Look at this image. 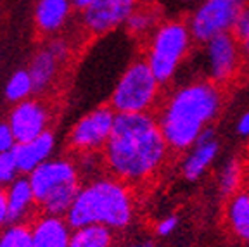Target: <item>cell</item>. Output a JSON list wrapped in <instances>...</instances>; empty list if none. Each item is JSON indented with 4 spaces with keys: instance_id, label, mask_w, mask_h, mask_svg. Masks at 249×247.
<instances>
[{
    "instance_id": "28",
    "label": "cell",
    "mask_w": 249,
    "mask_h": 247,
    "mask_svg": "<svg viewBox=\"0 0 249 247\" xmlns=\"http://www.w3.org/2000/svg\"><path fill=\"white\" fill-rule=\"evenodd\" d=\"M9 221V204H7V192L5 189H0V230H4Z\"/></svg>"
},
{
    "instance_id": "8",
    "label": "cell",
    "mask_w": 249,
    "mask_h": 247,
    "mask_svg": "<svg viewBox=\"0 0 249 247\" xmlns=\"http://www.w3.org/2000/svg\"><path fill=\"white\" fill-rule=\"evenodd\" d=\"M118 112L109 104L99 106L83 114L68 133V147L73 154L102 152L113 133Z\"/></svg>"
},
{
    "instance_id": "1",
    "label": "cell",
    "mask_w": 249,
    "mask_h": 247,
    "mask_svg": "<svg viewBox=\"0 0 249 247\" xmlns=\"http://www.w3.org/2000/svg\"><path fill=\"white\" fill-rule=\"evenodd\" d=\"M170 152L154 112L118 114L102 151L104 170L135 189L158 176Z\"/></svg>"
},
{
    "instance_id": "33",
    "label": "cell",
    "mask_w": 249,
    "mask_h": 247,
    "mask_svg": "<svg viewBox=\"0 0 249 247\" xmlns=\"http://www.w3.org/2000/svg\"><path fill=\"white\" fill-rule=\"evenodd\" d=\"M246 187L249 189V162L246 161Z\"/></svg>"
},
{
    "instance_id": "30",
    "label": "cell",
    "mask_w": 249,
    "mask_h": 247,
    "mask_svg": "<svg viewBox=\"0 0 249 247\" xmlns=\"http://www.w3.org/2000/svg\"><path fill=\"white\" fill-rule=\"evenodd\" d=\"M71 2H73L74 11H78V12H83L85 9H89L90 5L93 4V0H71Z\"/></svg>"
},
{
    "instance_id": "15",
    "label": "cell",
    "mask_w": 249,
    "mask_h": 247,
    "mask_svg": "<svg viewBox=\"0 0 249 247\" xmlns=\"http://www.w3.org/2000/svg\"><path fill=\"white\" fill-rule=\"evenodd\" d=\"M54 149H55V135L51 130L42 133V135L33 140L16 143L12 154H14V159L18 162L19 173L28 176L31 171H35L40 164H43V162L52 158Z\"/></svg>"
},
{
    "instance_id": "3",
    "label": "cell",
    "mask_w": 249,
    "mask_h": 247,
    "mask_svg": "<svg viewBox=\"0 0 249 247\" xmlns=\"http://www.w3.org/2000/svg\"><path fill=\"white\" fill-rule=\"evenodd\" d=\"M135 211V189L107 173L82 183L66 220L71 228L104 225L121 232L133 223Z\"/></svg>"
},
{
    "instance_id": "12",
    "label": "cell",
    "mask_w": 249,
    "mask_h": 247,
    "mask_svg": "<svg viewBox=\"0 0 249 247\" xmlns=\"http://www.w3.org/2000/svg\"><path fill=\"white\" fill-rule=\"evenodd\" d=\"M30 223L33 247H70L73 228L66 216L38 212Z\"/></svg>"
},
{
    "instance_id": "5",
    "label": "cell",
    "mask_w": 249,
    "mask_h": 247,
    "mask_svg": "<svg viewBox=\"0 0 249 247\" xmlns=\"http://www.w3.org/2000/svg\"><path fill=\"white\" fill-rule=\"evenodd\" d=\"M192 43L194 38L187 19H164L144 40V59L163 87L173 80L191 54Z\"/></svg>"
},
{
    "instance_id": "29",
    "label": "cell",
    "mask_w": 249,
    "mask_h": 247,
    "mask_svg": "<svg viewBox=\"0 0 249 247\" xmlns=\"http://www.w3.org/2000/svg\"><path fill=\"white\" fill-rule=\"evenodd\" d=\"M237 133L244 139H249V111H246L237 121Z\"/></svg>"
},
{
    "instance_id": "16",
    "label": "cell",
    "mask_w": 249,
    "mask_h": 247,
    "mask_svg": "<svg viewBox=\"0 0 249 247\" xmlns=\"http://www.w3.org/2000/svg\"><path fill=\"white\" fill-rule=\"evenodd\" d=\"M9 204V221L11 223H23L31 221L38 214L35 194L31 189L30 178L21 175L5 189Z\"/></svg>"
},
{
    "instance_id": "14",
    "label": "cell",
    "mask_w": 249,
    "mask_h": 247,
    "mask_svg": "<svg viewBox=\"0 0 249 247\" xmlns=\"http://www.w3.org/2000/svg\"><path fill=\"white\" fill-rule=\"evenodd\" d=\"M64 66L66 64L49 49L47 43L36 49V52L33 54L26 68L31 74L36 95H45L47 92H51L54 88Z\"/></svg>"
},
{
    "instance_id": "7",
    "label": "cell",
    "mask_w": 249,
    "mask_h": 247,
    "mask_svg": "<svg viewBox=\"0 0 249 247\" xmlns=\"http://www.w3.org/2000/svg\"><path fill=\"white\" fill-rule=\"evenodd\" d=\"M249 0H201V4L187 18L196 43H208L223 33H232L242 9Z\"/></svg>"
},
{
    "instance_id": "18",
    "label": "cell",
    "mask_w": 249,
    "mask_h": 247,
    "mask_svg": "<svg viewBox=\"0 0 249 247\" xmlns=\"http://www.w3.org/2000/svg\"><path fill=\"white\" fill-rule=\"evenodd\" d=\"M218 149H220V143L216 139L206 140V142H196L182 162V175L185 176V180L196 182L206 173V170L216 159Z\"/></svg>"
},
{
    "instance_id": "9",
    "label": "cell",
    "mask_w": 249,
    "mask_h": 247,
    "mask_svg": "<svg viewBox=\"0 0 249 247\" xmlns=\"http://www.w3.org/2000/svg\"><path fill=\"white\" fill-rule=\"evenodd\" d=\"M208 61V80L227 87L241 73L244 66L242 47L232 33H223L204 43Z\"/></svg>"
},
{
    "instance_id": "23",
    "label": "cell",
    "mask_w": 249,
    "mask_h": 247,
    "mask_svg": "<svg viewBox=\"0 0 249 247\" xmlns=\"http://www.w3.org/2000/svg\"><path fill=\"white\" fill-rule=\"evenodd\" d=\"M0 247H33L30 221L9 223L0 230Z\"/></svg>"
},
{
    "instance_id": "26",
    "label": "cell",
    "mask_w": 249,
    "mask_h": 247,
    "mask_svg": "<svg viewBox=\"0 0 249 247\" xmlns=\"http://www.w3.org/2000/svg\"><path fill=\"white\" fill-rule=\"evenodd\" d=\"M16 143H18V140H16L14 133H12L11 124L7 121L0 123V154L2 152H12Z\"/></svg>"
},
{
    "instance_id": "19",
    "label": "cell",
    "mask_w": 249,
    "mask_h": 247,
    "mask_svg": "<svg viewBox=\"0 0 249 247\" xmlns=\"http://www.w3.org/2000/svg\"><path fill=\"white\" fill-rule=\"evenodd\" d=\"M163 21V9L160 5L140 2V5L133 11L124 26L133 38L145 40Z\"/></svg>"
},
{
    "instance_id": "21",
    "label": "cell",
    "mask_w": 249,
    "mask_h": 247,
    "mask_svg": "<svg viewBox=\"0 0 249 247\" xmlns=\"http://www.w3.org/2000/svg\"><path fill=\"white\" fill-rule=\"evenodd\" d=\"M246 187V161L239 158H233L225 162L222 173H220V180H218V189L222 192V195L230 197L235 192Z\"/></svg>"
},
{
    "instance_id": "17",
    "label": "cell",
    "mask_w": 249,
    "mask_h": 247,
    "mask_svg": "<svg viewBox=\"0 0 249 247\" xmlns=\"http://www.w3.org/2000/svg\"><path fill=\"white\" fill-rule=\"evenodd\" d=\"M223 225L227 232L242 244H249V189L244 187L227 197L223 206Z\"/></svg>"
},
{
    "instance_id": "31",
    "label": "cell",
    "mask_w": 249,
    "mask_h": 247,
    "mask_svg": "<svg viewBox=\"0 0 249 247\" xmlns=\"http://www.w3.org/2000/svg\"><path fill=\"white\" fill-rule=\"evenodd\" d=\"M124 247H154V242L152 240H135V242L128 244Z\"/></svg>"
},
{
    "instance_id": "13",
    "label": "cell",
    "mask_w": 249,
    "mask_h": 247,
    "mask_svg": "<svg viewBox=\"0 0 249 247\" xmlns=\"http://www.w3.org/2000/svg\"><path fill=\"white\" fill-rule=\"evenodd\" d=\"M74 7L71 0H36L35 28L45 38L57 36L68 26Z\"/></svg>"
},
{
    "instance_id": "6",
    "label": "cell",
    "mask_w": 249,
    "mask_h": 247,
    "mask_svg": "<svg viewBox=\"0 0 249 247\" xmlns=\"http://www.w3.org/2000/svg\"><path fill=\"white\" fill-rule=\"evenodd\" d=\"M161 90L163 85L145 59H135L120 76L107 104L118 114L154 112L161 102Z\"/></svg>"
},
{
    "instance_id": "20",
    "label": "cell",
    "mask_w": 249,
    "mask_h": 247,
    "mask_svg": "<svg viewBox=\"0 0 249 247\" xmlns=\"http://www.w3.org/2000/svg\"><path fill=\"white\" fill-rule=\"evenodd\" d=\"M116 232L104 225H85L73 228L70 247H114Z\"/></svg>"
},
{
    "instance_id": "10",
    "label": "cell",
    "mask_w": 249,
    "mask_h": 247,
    "mask_svg": "<svg viewBox=\"0 0 249 247\" xmlns=\"http://www.w3.org/2000/svg\"><path fill=\"white\" fill-rule=\"evenodd\" d=\"M7 123L11 124L18 143L28 142L51 130L52 107L45 99L30 97L12 106Z\"/></svg>"
},
{
    "instance_id": "11",
    "label": "cell",
    "mask_w": 249,
    "mask_h": 247,
    "mask_svg": "<svg viewBox=\"0 0 249 247\" xmlns=\"http://www.w3.org/2000/svg\"><path fill=\"white\" fill-rule=\"evenodd\" d=\"M142 0H93L82 12V26L90 36L107 35L126 24Z\"/></svg>"
},
{
    "instance_id": "27",
    "label": "cell",
    "mask_w": 249,
    "mask_h": 247,
    "mask_svg": "<svg viewBox=\"0 0 249 247\" xmlns=\"http://www.w3.org/2000/svg\"><path fill=\"white\" fill-rule=\"evenodd\" d=\"M177 227H178V218L171 214V216H166L158 221V225H156V233L160 237H168L175 232Z\"/></svg>"
},
{
    "instance_id": "4",
    "label": "cell",
    "mask_w": 249,
    "mask_h": 247,
    "mask_svg": "<svg viewBox=\"0 0 249 247\" xmlns=\"http://www.w3.org/2000/svg\"><path fill=\"white\" fill-rule=\"evenodd\" d=\"M38 212L66 216L82 187V173L74 158H51L28 175Z\"/></svg>"
},
{
    "instance_id": "25",
    "label": "cell",
    "mask_w": 249,
    "mask_h": 247,
    "mask_svg": "<svg viewBox=\"0 0 249 247\" xmlns=\"http://www.w3.org/2000/svg\"><path fill=\"white\" fill-rule=\"evenodd\" d=\"M232 35L237 38V42L241 43V45L249 42V2H248V5L242 9L237 23H235V26H233V30H232Z\"/></svg>"
},
{
    "instance_id": "32",
    "label": "cell",
    "mask_w": 249,
    "mask_h": 247,
    "mask_svg": "<svg viewBox=\"0 0 249 247\" xmlns=\"http://www.w3.org/2000/svg\"><path fill=\"white\" fill-rule=\"evenodd\" d=\"M241 47H242V54H244V61L249 62V42L244 43V45H241Z\"/></svg>"
},
{
    "instance_id": "24",
    "label": "cell",
    "mask_w": 249,
    "mask_h": 247,
    "mask_svg": "<svg viewBox=\"0 0 249 247\" xmlns=\"http://www.w3.org/2000/svg\"><path fill=\"white\" fill-rule=\"evenodd\" d=\"M18 176H21V173L14 159V154L2 152L0 154V189H7Z\"/></svg>"
},
{
    "instance_id": "22",
    "label": "cell",
    "mask_w": 249,
    "mask_h": 247,
    "mask_svg": "<svg viewBox=\"0 0 249 247\" xmlns=\"http://www.w3.org/2000/svg\"><path fill=\"white\" fill-rule=\"evenodd\" d=\"M35 93V85L28 70H18L5 83V99L12 104L23 102Z\"/></svg>"
},
{
    "instance_id": "34",
    "label": "cell",
    "mask_w": 249,
    "mask_h": 247,
    "mask_svg": "<svg viewBox=\"0 0 249 247\" xmlns=\"http://www.w3.org/2000/svg\"><path fill=\"white\" fill-rule=\"evenodd\" d=\"M246 161L249 162V143H248V159H246Z\"/></svg>"
},
{
    "instance_id": "2",
    "label": "cell",
    "mask_w": 249,
    "mask_h": 247,
    "mask_svg": "<svg viewBox=\"0 0 249 247\" xmlns=\"http://www.w3.org/2000/svg\"><path fill=\"white\" fill-rule=\"evenodd\" d=\"M225 97V87L204 78L177 87L161 99L156 120L171 152L191 151L199 135L220 116Z\"/></svg>"
}]
</instances>
